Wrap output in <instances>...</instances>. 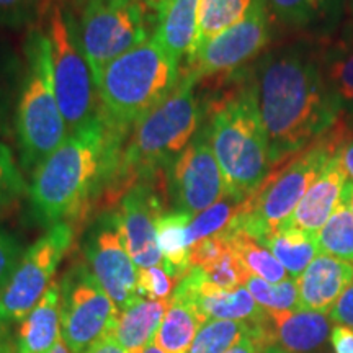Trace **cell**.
I'll list each match as a JSON object with an SVG mask.
<instances>
[{"mask_svg": "<svg viewBox=\"0 0 353 353\" xmlns=\"http://www.w3.org/2000/svg\"><path fill=\"white\" fill-rule=\"evenodd\" d=\"M273 169L301 152L342 117L319 50L294 44L262 56L250 69Z\"/></svg>", "mask_w": 353, "mask_h": 353, "instance_id": "cell-1", "label": "cell"}, {"mask_svg": "<svg viewBox=\"0 0 353 353\" xmlns=\"http://www.w3.org/2000/svg\"><path fill=\"white\" fill-rule=\"evenodd\" d=\"M125 134L103 117L69 132L64 143L32 174L28 201L33 219L44 228L70 223L87 210L105 185H112L125 148Z\"/></svg>", "mask_w": 353, "mask_h": 353, "instance_id": "cell-2", "label": "cell"}, {"mask_svg": "<svg viewBox=\"0 0 353 353\" xmlns=\"http://www.w3.org/2000/svg\"><path fill=\"white\" fill-rule=\"evenodd\" d=\"M205 126L228 196L244 203L273 170L250 70L210 101Z\"/></svg>", "mask_w": 353, "mask_h": 353, "instance_id": "cell-3", "label": "cell"}, {"mask_svg": "<svg viewBox=\"0 0 353 353\" xmlns=\"http://www.w3.org/2000/svg\"><path fill=\"white\" fill-rule=\"evenodd\" d=\"M198 82L182 74L174 92L159 107L136 123L123 148L112 187L121 196L132 185L148 183L167 170L195 138L205 108L195 94Z\"/></svg>", "mask_w": 353, "mask_h": 353, "instance_id": "cell-4", "label": "cell"}, {"mask_svg": "<svg viewBox=\"0 0 353 353\" xmlns=\"http://www.w3.org/2000/svg\"><path fill=\"white\" fill-rule=\"evenodd\" d=\"M353 139V120L342 114L332 128L301 152L276 167L257 192L241 205L228 228L249 234L262 242L285 224L325 165Z\"/></svg>", "mask_w": 353, "mask_h": 353, "instance_id": "cell-5", "label": "cell"}, {"mask_svg": "<svg viewBox=\"0 0 353 353\" xmlns=\"http://www.w3.org/2000/svg\"><path fill=\"white\" fill-rule=\"evenodd\" d=\"M179 81L180 61L152 34L95 76L101 117L110 128L128 136L174 92Z\"/></svg>", "mask_w": 353, "mask_h": 353, "instance_id": "cell-6", "label": "cell"}, {"mask_svg": "<svg viewBox=\"0 0 353 353\" xmlns=\"http://www.w3.org/2000/svg\"><path fill=\"white\" fill-rule=\"evenodd\" d=\"M23 51L25 74L17 103L15 131L21 167L33 174L64 143L69 131L57 103L46 32L30 26Z\"/></svg>", "mask_w": 353, "mask_h": 353, "instance_id": "cell-7", "label": "cell"}, {"mask_svg": "<svg viewBox=\"0 0 353 353\" xmlns=\"http://www.w3.org/2000/svg\"><path fill=\"white\" fill-rule=\"evenodd\" d=\"M44 32L50 39L57 103L68 131H77L101 114L94 70L69 8L51 3Z\"/></svg>", "mask_w": 353, "mask_h": 353, "instance_id": "cell-8", "label": "cell"}, {"mask_svg": "<svg viewBox=\"0 0 353 353\" xmlns=\"http://www.w3.org/2000/svg\"><path fill=\"white\" fill-rule=\"evenodd\" d=\"M144 0H90L81 10L79 37L94 76L149 38Z\"/></svg>", "mask_w": 353, "mask_h": 353, "instance_id": "cell-9", "label": "cell"}, {"mask_svg": "<svg viewBox=\"0 0 353 353\" xmlns=\"http://www.w3.org/2000/svg\"><path fill=\"white\" fill-rule=\"evenodd\" d=\"M118 309L87 263H76L61 280V337L70 353H87L113 332Z\"/></svg>", "mask_w": 353, "mask_h": 353, "instance_id": "cell-10", "label": "cell"}, {"mask_svg": "<svg viewBox=\"0 0 353 353\" xmlns=\"http://www.w3.org/2000/svg\"><path fill=\"white\" fill-rule=\"evenodd\" d=\"M72 224L59 223L48 228V231L25 250L10 281L0 293V322L12 325L32 312L54 281L57 267L72 245Z\"/></svg>", "mask_w": 353, "mask_h": 353, "instance_id": "cell-11", "label": "cell"}, {"mask_svg": "<svg viewBox=\"0 0 353 353\" xmlns=\"http://www.w3.org/2000/svg\"><path fill=\"white\" fill-rule=\"evenodd\" d=\"M167 193L176 211L192 216L228 196L205 121L195 138L167 169Z\"/></svg>", "mask_w": 353, "mask_h": 353, "instance_id": "cell-12", "label": "cell"}, {"mask_svg": "<svg viewBox=\"0 0 353 353\" xmlns=\"http://www.w3.org/2000/svg\"><path fill=\"white\" fill-rule=\"evenodd\" d=\"M83 252L88 270L107 291L118 312L138 301V267L123 241L117 211H107L95 219L87 232Z\"/></svg>", "mask_w": 353, "mask_h": 353, "instance_id": "cell-13", "label": "cell"}, {"mask_svg": "<svg viewBox=\"0 0 353 353\" xmlns=\"http://www.w3.org/2000/svg\"><path fill=\"white\" fill-rule=\"evenodd\" d=\"M270 20L262 2L244 20L229 26L187 59L183 74L200 83L203 79L229 76L244 68L270 43Z\"/></svg>", "mask_w": 353, "mask_h": 353, "instance_id": "cell-14", "label": "cell"}, {"mask_svg": "<svg viewBox=\"0 0 353 353\" xmlns=\"http://www.w3.org/2000/svg\"><path fill=\"white\" fill-rule=\"evenodd\" d=\"M123 241L139 268L164 265L157 242V219L164 213L159 196L148 183L132 185L118 205Z\"/></svg>", "mask_w": 353, "mask_h": 353, "instance_id": "cell-15", "label": "cell"}, {"mask_svg": "<svg viewBox=\"0 0 353 353\" xmlns=\"http://www.w3.org/2000/svg\"><path fill=\"white\" fill-rule=\"evenodd\" d=\"M192 299L203 321H241L259 324L268 319V312L252 298L245 286L224 290L201 280L195 268H190L175 286Z\"/></svg>", "mask_w": 353, "mask_h": 353, "instance_id": "cell-16", "label": "cell"}, {"mask_svg": "<svg viewBox=\"0 0 353 353\" xmlns=\"http://www.w3.org/2000/svg\"><path fill=\"white\" fill-rule=\"evenodd\" d=\"M347 182V172L343 169L341 154H339L325 165L314 183L309 187L306 195L299 201L288 221L278 229H298V231L311 234V236H317V232L327 223L335 206L341 201Z\"/></svg>", "mask_w": 353, "mask_h": 353, "instance_id": "cell-17", "label": "cell"}, {"mask_svg": "<svg viewBox=\"0 0 353 353\" xmlns=\"http://www.w3.org/2000/svg\"><path fill=\"white\" fill-rule=\"evenodd\" d=\"M353 281V262L319 254L296 278L299 309L330 312Z\"/></svg>", "mask_w": 353, "mask_h": 353, "instance_id": "cell-18", "label": "cell"}, {"mask_svg": "<svg viewBox=\"0 0 353 353\" xmlns=\"http://www.w3.org/2000/svg\"><path fill=\"white\" fill-rule=\"evenodd\" d=\"M61 339V281L54 280L32 312L20 322L15 353H50Z\"/></svg>", "mask_w": 353, "mask_h": 353, "instance_id": "cell-19", "label": "cell"}, {"mask_svg": "<svg viewBox=\"0 0 353 353\" xmlns=\"http://www.w3.org/2000/svg\"><path fill=\"white\" fill-rule=\"evenodd\" d=\"M200 0H164L156 8L152 34L175 59L192 54L198 34Z\"/></svg>", "mask_w": 353, "mask_h": 353, "instance_id": "cell-20", "label": "cell"}, {"mask_svg": "<svg viewBox=\"0 0 353 353\" xmlns=\"http://www.w3.org/2000/svg\"><path fill=\"white\" fill-rule=\"evenodd\" d=\"M275 341L288 353H307L321 345L330 332L329 316L324 312L267 311Z\"/></svg>", "mask_w": 353, "mask_h": 353, "instance_id": "cell-21", "label": "cell"}, {"mask_svg": "<svg viewBox=\"0 0 353 353\" xmlns=\"http://www.w3.org/2000/svg\"><path fill=\"white\" fill-rule=\"evenodd\" d=\"M169 306V299L139 298L130 307L118 312L113 337L128 353H141L156 337Z\"/></svg>", "mask_w": 353, "mask_h": 353, "instance_id": "cell-22", "label": "cell"}, {"mask_svg": "<svg viewBox=\"0 0 353 353\" xmlns=\"http://www.w3.org/2000/svg\"><path fill=\"white\" fill-rule=\"evenodd\" d=\"M201 324L205 321L192 299L174 290L154 342L164 353H188Z\"/></svg>", "mask_w": 353, "mask_h": 353, "instance_id": "cell-23", "label": "cell"}, {"mask_svg": "<svg viewBox=\"0 0 353 353\" xmlns=\"http://www.w3.org/2000/svg\"><path fill=\"white\" fill-rule=\"evenodd\" d=\"M193 216L185 211L162 213L157 219V242L164 259V268L180 281L190 270V247L187 242V228Z\"/></svg>", "mask_w": 353, "mask_h": 353, "instance_id": "cell-24", "label": "cell"}, {"mask_svg": "<svg viewBox=\"0 0 353 353\" xmlns=\"http://www.w3.org/2000/svg\"><path fill=\"white\" fill-rule=\"evenodd\" d=\"M319 59L325 81L342 113L353 120V41L342 39L322 46Z\"/></svg>", "mask_w": 353, "mask_h": 353, "instance_id": "cell-25", "label": "cell"}, {"mask_svg": "<svg viewBox=\"0 0 353 353\" xmlns=\"http://www.w3.org/2000/svg\"><path fill=\"white\" fill-rule=\"evenodd\" d=\"M260 244H263L275 255L293 280L301 276L307 265L321 254L317 237L298 229H276L275 232L268 234Z\"/></svg>", "mask_w": 353, "mask_h": 353, "instance_id": "cell-26", "label": "cell"}, {"mask_svg": "<svg viewBox=\"0 0 353 353\" xmlns=\"http://www.w3.org/2000/svg\"><path fill=\"white\" fill-rule=\"evenodd\" d=\"M262 2L265 0H200L198 34L190 57L229 26L244 20Z\"/></svg>", "mask_w": 353, "mask_h": 353, "instance_id": "cell-27", "label": "cell"}, {"mask_svg": "<svg viewBox=\"0 0 353 353\" xmlns=\"http://www.w3.org/2000/svg\"><path fill=\"white\" fill-rule=\"evenodd\" d=\"M353 182L348 180L341 201L335 206L327 223L317 232L319 252L353 262Z\"/></svg>", "mask_w": 353, "mask_h": 353, "instance_id": "cell-28", "label": "cell"}, {"mask_svg": "<svg viewBox=\"0 0 353 353\" xmlns=\"http://www.w3.org/2000/svg\"><path fill=\"white\" fill-rule=\"evenodd\" d=\"M226 236L228 244L231 247L232 254L242 263L247 273L270 281V283H280V281L290 278L285 267L278 262L275 255L249 234L237 231V229L226 228L223 231Z\"/></svg>", "mask_w": 353, "mask_h": 353, "instance_id": "cell-29", "label": "cell"}, {"mask_svg": "<svg viewBox=\"0 0 353 353\" xmlns=\"http://www.w3.org/2000/svg\"><path fill=\"white\" fill-rule=\"evenodd\" d=\"M260 324V322H259ZM255 324L241 321H206L198 329L188 353H226L252 332Z\"/></svg>", "mask_w": 353, "mask_h": 353, "instance_id": "cell-30", "label": "cell"}, {"mask_svg": "<svg viewBox=\"0 0 353 353\" xmlns=\"http://www.w3.org/2000/svg\"><path fill=\"white\" fill-rule=\"evenodd\" d=\"M244 286L265 311H296L299 309L298 285L293 278H286L280 283H270L249 273Z\"/></svg>", "mask_w": 353, "mask_h": 353, "instance_id": "cell-31", "label": "cell"}, {"mask_svg": "<svg viewBox=\"0 0 353 353\" xmlns=\"http://www.w3.org/2000/svg\"><path fill=\"white\" fill-rule=\"evenodd\" d=\"M242 203L232 200V198H223V200L214 203L208 210L201 211L193 216L187 228V242L192 249L196 242L208 239L216 234H221L226 229L231 221L239 213Z\"/></svg>", "mask_w": 353, "mask_h": 353, "instance_id": "cell-32", "label": "cell"}, {"mask_svg": "<svg viewBox=\"0 0 353 353\" xmlns=\"http://www.w3.org/2000/svg\"><path fill=\"white\" fill-rule=\"evenodd\" d=\"M270 19L290 28H306L324 12L325 0H265Z\"/></svg>", "mask_w": 353, "mask_h": 353, "instance_id": "cell-33", "label": "cell"}, {"mask_svg": "<svg viewBox=\"0 0 353 353\" xmlns=\"http://www.w3.org/2000/svg\"><path fill=\"white\" fill-rule=\"evenodd\" d=\"M25 195H28V185L20 165L12 149L0 141V214L12 210Z\"/></svg>", "mask_w": 353, "mask_h": 353, "instance_id": "cell-34", "label": "cell"}, {"mask_svg": "<svg viewBox=\"0 0 353 353\" xmlns=\"http://www.w3.org/2000/svg\"><path fill=\"white\" fill-rule=\"evenodd\" d=\"M231 249V247H229ZM198 272V275L201 276V280L205 283L218 286V288L224 290H232L239 288V286H244L247 280V270L242 267V263L237 260L236 255L232 254V250H229L214 260L213 263L206 265V267H192Z\"/></svg>", "mask_w": 353, "mask_h": 353, "instance_id": "cell-35", "label": "cell"}, {"mask_svg": "<svg viewBox=\"0 0 353 353\" xmlns=\"http://www.w3.org/2000/svg\"><path fill=\"white\" fill-rule=\"evenodd\" d=\"M176 283L179 281L165 270L164 265H154L138 270V293L141 298L154 299V301L169 299Z\"/></svg>", "mask_w": 353, "mask_h": 353, "instance_id": "cell-36", "label": "cell"}, {"mask_svg": "<svg viewBox=\"0 0 353 353\" xmlns=\"http://www.w3.org/2000/svg\"><path fill=\"white\" fill-rule=\"evenodd\" d=\"M43 10V0H0V26L19 30L33 26Z\"/></svg>", "mask_w": 353, "mask_h": 353, "instance_id": "cell-37", "label": "cell"}, {"mask_svg": "<svg viewBox=\"0 0 353 353\" xmlns=\"http://www.w3.org/2000/svg\"><path fill=\"white\" fill-rule=\"evenodd\" d=\"M23 254L20 241L13 234L0 229V293L6 290Z\"/></svg>", "mask_w": 353, "mask_h": 353, "instance_id": "cell-38", "label": "cell"}, {"mask_svg": "<svg viewBox=\"0 0 353 353\" xmlns=\"http://www.w3.org/2000/svg\"><path fill=\"white\" fill-rule=\"evenodd\" d=\"M273 342L276 341H275V335H273L270 317H268L267 321L260 322V324H255L252 332L245 335L244 339H241V341L226 353H263L265 345H268V343H273Z\"/></svg>", "mask_w": 353, "mask_h": 353, "instance_id": "cell-39", "label": "cell"}, {"mask_svg": "<svg viewBox=\"0 0 353 353\" xmlns=\"http://www.w3.org/2000/svg\"><path fill=\"white\" fill-rule=\"evenodd\" d=\"M329 319L337 325H347L353 329V281L330 309Z\"/></svg>", "mask_w": 353, "mask_h": 353, "instance_id": "cell-40", "label": "cell"}, {"mask_svg": "<svg viewBox=\"0 0 353 353\" xmlns=\"http://www.w3.org/2000/svg\"><path fill=\"white\" fill-rule=\"evenodd\" d=\"M335 353H353V329L347 325H335L330 332Z\"/></svg>", "mask_w": 353, "mask_h": 353, "instance_id": "cell-41", "label": "cell"}, {"mask_svg": "<svg viewBox=\"0 0 353 353\" xmlns=\"http://www.w3.org/2000/svg\"><path fill=\"white\" fill-rule=\"evenodd\" d=\"M87 353H128L120 343L117 342V339L113 337V334L107 335L105 339H101L99 343H95Z\"/></svg>", "mask_w": 353, "mask_h": 353, "instance_id": "cell-42", "label": "cell"}, {"mask_svg": "<svg viewBox=\"0 0 353 353\" xmlns=\"http://www.w3.org/2000/svg\"><path fill=\"white\" fill-rule=\"evenodd\" d=\"M0 353H15V337L10 325L0 322Z\"/></svg>", "mask_w": 353, "mask_h": 353, "instance_id": "cell-43", "label": "cell"}, {"mask_svg": "<svg viewBox=\"0 0 353 353\" xmlns=\"http://www.w3.org/2000/svg\"><path fill=\"white\" fill-rule=\"evenodd\" d=\"M341 161H342L343 169L347 172L348 180H352L353 182V139L345 145V148H343V151L341 152Z\"/></svg>", "mask_w": 353, "mask_h": 353, "instance_id": "cell-44", "label": "cell"}, {"mask_svg": "<svg viewBox=\"0 0 353 353\" xmlns=\"http://www.w3.org/2000/svg\"><path fill=\"white\" fill-rule=\"evenodd\" d=\"M50 353H70V352H69V348L65 347V343H64L63 339H61V341L56 343V347L52 348Z\"/></svg>", "mask_w": 353, "mask_h": 353, "instance_id": "cell-45", "label": "cell"}, {"mask_svg": "<svg viewBox=\"0 0 353 353\" xmlns=\"http://www.w3.org/2000/svg\"><path fill=\"white\" fill-rule=\"evenodd\" d=\"M141 353H164V352H162L161 350V348H159L157 347V343L156 342H151V343H149V345L148 347H145L144 348V350L143 352H141Z\"/></svg>", "mask_w": 353, "mask_h": 353, "instance_id": "cell-46", "label": "cell"}, {"mask_svg": "<svg viewBox=\"0 0 353 353\" xmlns=\"http://www.w3.org/2000/svg\"><path fill=\"white\" fill-rule=\"evenodd\" d=\"M88 2H90V0H70V3H72V6H74V7L81 8V10H82V8H83V7H85V6H87V3H88Z\"/></svg>", "mask_w": 353, "mask_h": 353, "instance_id": "cell-47", "label": "cell"}, {"mask_svg": "<svg viewBox=\"0 0 353 353\" xmlns=\"http://www.w3.org/2000/svg\"><path fill=\"white\" fill-rule=\"evenodd\" d=\"M144 2H145V6L151 7V8H154V10H156V8L159 7V3H162V2H164V0H144Z\"/></svg>", "mask_w": 353, "mask_h": 353, "instance_id": "cell-48", "label": "cell"}, {"mask_svg": "<svg viewBox=\"0 0 353 353\" xmlns=\"http://www.w3.org/2000/svg\"><path fill=\"white\" fill-rule=\"evenodd\" d=\"M0 132H3V108H2V95H0Z\"/></svg>", "mask_w": 353, "mask_h": 353, "instance_id": "cell-49", "label": "cell"}, {"mask_svg": "<svg viewBox=\"0 0 353 353\" xmlns=\"http://www.w3.org/2000/svg\"><path fill=\"white\" fill-rule=\"evenodd\" d=\"M352 213H353V201H352Z\"/></svg>", "mask_w": 353, "mask_h": 353, "instance_id": "cell-50", "label": "cell"}]
</instances>
